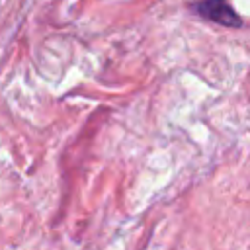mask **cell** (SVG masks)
<instances>
[{
  "instance_id": "cell-1",
  "label": "cell",
  "mask_w": 250,
  "mask_h": 250,
  "mask_svg": "<svg viewBox=\"0 0 250 250\" xmlns=\"http://www.w3.org/2000/svg\"><path fill=\"white\" fill-rule=\"evenodd\" d=\"M195 12L201 18L211 20V21L221 23V25H227V27L242 25L240 16L230 8V4L227 0H199L195 4Z\"/></svg>"
}]
</instances>
